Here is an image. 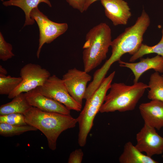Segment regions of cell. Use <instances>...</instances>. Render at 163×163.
I'll use <instances>...</instances> for the list:
<instances>
[{"instance_id":"2e32d148","label":"cell","mask_w":163,"mask_h":163,"mask_svg":"<svg viewBox=\"0 0 163 163\" xmlns=\"http://www.w3.org/2000/svg\"><path fill=\"white\" fill-rule=\"evenodd\" d=\"M44 3L51 7L52 5L49 0H9L3 2L5 6H15L21 8L24 12L25 20L24 26L32 25L35 22L30 16V13L34 8L37 7L41 3Z\"/></svg>"},{"instance_id":"5bb4252c","label":"cell","mask_w":163,"mask_h":163,"mask_svg":"<svg viewBox=\"0 0 163 163\" xmlns=\"http://www.w3.org/2000/svg\"><path fill=\"white\" fill-rule=\"evenodd\" d=\"M139 108L144 123L158 130L163 127V102L151 100L141 104Z\"/></svg>"},{"instance_id":"83f0119b","label":"cell","mask_w":163,"mask_h":163,"mask_svg":"<svg viewBox=\"0 0 163 163\" xmlns=\"http://www.w3.org/2000/svg\"><path fill=\"white\" fill-rule=\"evenodd\" d=\"M162 157L163 158V153L162 154Z\"/></svg>"},{"instance_id":"cb8c5ba5","label":"cell","mask_w":163,"mask_h":163,"mask_svg":"<svg viewBox=\"0 0 163 163\" xmlns=\"http://www.w3.org/2000/svg\"><path fill=\"white\" fill-rule=\"evenodd\" d=\"M83 155V152L81 149H75L70 154L68 162L81 163L82 160Z\"/></svg>"},{"instance_id":"7402d4cb","label":"cell","mask_w":163,"mask_h":163,"mask_svg":"<svg viewBox=\"0 0 163 163\" xmlns=\"http://www.w3.org/2000/svg\"><path fill=\"white\" fill-rule=\"evenodd\" d=\"M0 123L19 126L27 124L24 115L20 113H11L0 115Z\"/></svg>"},{"instance_id":"277c9868","label":"cell","mask_w":163,"mask_h":163,"mask_svg":"<svg viewBox=\"0 0 163 163\" xmlns=\"http://www.w3.org/2000/svg\"><path fill=\"white\" fill-rule=\"evenodd\" d=\"M148 88V85L141 82L130 85L123 83L111 84L109 92L106 94L99 112L104 113L133 110Z\"/></svg>"},{"instance_id":"ac0fdd59","label":"cell","mask_w":163,"mask_h":163,"mask_svg":"<svg viewBox=\"0 0 163 163\" xmlns=\"http://www.w3.org/2000/svg\"><path fill=\"white\" fill-rule=\"evenodd\" d=\"M147 97L151 100H156L163 102V75L155 72L150 77L149 82Z\"/></svg>"},{"instance_id":"52a82bcc","label":"cell","mask_w":163,"mask_h":163,"mask_svg":"<svg viewBox=\"0 0 163 163\" xmlns=\"http://www.w3.org/2000/svg\"><path fill=\"white\" fill-rule=\"evenodd\" d=\"M30 16L36 21L39 29V44L37 52V56L39 58L43 45L51 43L64 33L68 26L66 23H57L50 20L40 11L38 7L31 11Z\"/></svg>"},{"instance_id":"f1b7e54d","label":"cell","mask_w":163,"mask_h":163,"mask_svg":"<svg viewBox=\"0 0 163 163\" xmlns=\"http://www.w3.org/2000/svg\"><path fill=\"white\" fill-rule=\"evenodd\" d=\"M162 33H163V29L162 30Z\"/></svg>"},{"instance_id":"9c48e42d","label":"cell","mask_w":163,"mask_h":163,"mask_svg":"<svg viewBox=\"0 0 163 163\" xmlns=\"http://www.w3.org/2000/svg\"><path fill=\"white\" fill-rule=\"evenodd\" d=\"M136 147L141 152L152 157L163 152V137L156 129L145 123L136 135Z\"/></svg>"},{"instance_id":"4316f807","label":"cell","mask_w":163,"mask_h":163,"mask_svg":"<svg viewBox=\"0 0 163 163\" xmlns=\"http://www.w3.org/2000/svg\"><path fill=\"white\" fill-rule=\"evenodd\" d=\"M7 70L2 65H0V75H6L7 74Z\"/></svg>"},{"instance_id":"f546056e","label":"cell","mask_w":163,"mask_h":163,"mask_svg":"<svg viewBox=\"0 0 163 163\" xmlns=\"http://www.w3.org/2000/svg\"><path fill=\"white\" fill-rule=\"evenodd\" d=\"M1 0L2 1V2H4V1H3V0Z\"/></svg>"},{"instance_id":"8fae6325","label":"cell","mask_w":163,"mask_h":163,"mask_svg":"<svg viewBox=\"0 0 163 163\" xmlns=\"http://www.w3.org/2000/svg\"><path fill=\"white\" fill-rule=\"evenodd\" d=\"M24 94L27 101L32 107L45 112L70 115V110L64 105L43 95L37 88Z\"/></svg>"},{"instance_id":"3957f363","label":"cell","mask_w":163,"mask_h":163,"mask_svg":"<svg viewBox=\"0 0 163 163\" xmlns=\"http://www.w3.org/2000/svg\"><path fill=\"white\" fill-rule=\"evenodd\" d=\"M111 39V29L105 23L94 26L87 33L83 46L85 71L88 73L106 58L112 41Z\"/></svg>"},{"instance_id":"30bf717a","label":"cell","mask_w":163,"mask_h":163,"mask_svg":"<svg viewBox=\"0 0 163 163\" xmlns=\"http://www.w3.org/2000/svg\"><path fill=\"white\" fill-rule=\"evenodd\" d=\"M88 73L84 70L74 68L69 69L62 78L70 95L82 106L87 84L91 79V76Z\"/></svg>"},{"instance_id":"e0dca14e","label":"cell","mask_w":163,"mask_h":163,"mask_svg":"<svg viewBox=\"0 0 163 163\" xmlns=\"http://www.w3.org/2000/svg\"><path fill=\"white\" fill-rule=\"evenodd\" d=\"M32 107L27 101L24 93H21L14 97L10 102L0 107V115L11 113L24 114Z\"/></svg>"},{"instance_id":"8992f818","label":"cell","mask_w":163,"mask_h":163,"mask_svg":"<svg viewBox=\"0 0 163 163\" xmlns=\"http://www.w3.org/2000/svg\"><path fill=\"white\" fill-rule=\"evenodd\" d=\"M20 76L22 80L20 84L8 95L13 99L18 94L26 93L43 85L51 76L50 72L40 65L29 63L21 69Z\"/></svg>"},{"instance_id":"ffe728a7","label":"cell","mask_w":163,"mask_h":163,"mask_svg":"<svg viewBox=\"0 0 163 163\" xmlns=\"http://www.w3.org/2000/svg\"><path fill=\"white\" fill-rule=\"evenodd\" d=\"M152 53H157L163 57V33L160 41L154 46H149L142 43L137 51L131 57L129 61L133 62L143 56Z\"/></svg>"},{"instance_id":"603a6c76","label":"cell","mask_w":163,"mask_h":163,"mask_svg":"<svg viewBox=\"0 0 163 163\" xmlns=\"http://www.w3.org/2000/svg\"><path fill=\"white\" fill-rule=\"evenodd\" d=\"M12 45L5 40L1 32H0V59L6 61L14 56L12 52Z\"/></svg>"},{"instance_id":"9a60e30c","label":"cell","mask_w":163,"mask_h":163,"mask_svg":"<svg viewBox=\"0 0 163 163\" xmlns=\"http://www.w3.org/2000/svg\"><path fill=\"white\" fill-rule=\"evenodd\" d=\"M120 163H157L158 162L142 153L130 142L126 143L119 158Z\"/></svg>"},{"instance_id":"44dd1931","label":"cell","mask_w":163,"mask_h":163,"mask_svg":"<svg viewBox=\"0 0 163 163\" xmlns=\"http://www.w3.org/2000/svg\"><path fill=\"white\" fill-rule=\"evenodd\" d=\"M22 80L20 76L0 75V94L8 95L17 88Z\"/></svg>"},{"instance_id":"484cf974","label":"cell","mask_w":163,"mask_h":163,"mask_svg":"<svg viewBox=\"0 0 163 163\" xmlns=\"http://www.w3.org/2000/svg\"><path fill=\"white\" fill-rule=\"evenodd\" d=\"M97 0H87L85 6V11H86L88 9L91 5Z\"/></svg>"},{"instance_id":"6da1fadb","label":"cell","mask_w":163,"mask_h":163,"mask_svg":"<svg viewBox=\"0 0 163 163\" xmlns=\"http://www.w3.org/2000/svg\"><path fill=\"white\" fill-rule=\"evenodd\" d=\"M24 115L27 124L35 127L44 134L49 148L53 151L56 149L57 141L60 134L74 128L78 123L77 118L70 115L45 112L33 107Z\"/></svg>"},{"instance_id":"ba28073f","label":"cell","mask_w":163,"mask_h":163,"mask_svg":"<svg viewBox=\"0 0 163 163\" xmlns=\"http://www.w3.org/2000/svg\"><path fill=\"white\" fill-rule=\"evenodd\" d=\"M37 88L42 94L62 104L70 110H81L82 106L70 95L62 79L56 75H51L43 85Z\"/></svg>"},{"instance_id":"7c38bea8","label":"cell","mask_w":163,"mask_h":163,"mask_svg":"<svg viewBox=\"0 0 163 163\" xmlns=\"http://www.w3.org/2000/svg\"><path fill=\"white\" fill-rule=\"evenodd\" d=\"M106 16L114 26L126 25L131 16L127 3L124 0H101Z\"/></svg>"},{"instance_id":"4fadbf2b","label":"cell","mask_w":163,"mask_h":163,"mask_svg":"<svg viewBox=\"0 0 163 163\" xmlns=\"http://www.w3.org/2000/svg\"><path fill=\"white\" fill-rule=\"evenodd\" d=\"M120 66L130 69L134 76V83L138 82L141 75L147 71L153 69L159 73H163V57L160 55L152 58L142 59L138 62H127L120 60Z\"/></svg>"},{"instance_id":"d6986e66","label":"cell","mask_w":163,"mask_h":163,"mask_svg":"<svg viewBox=\"0 0 163 163\" xmlns=\"http://www.w3.org/2000/svg\"><path fill=\"white\" fill-rule=\"evenodd\" d=\"M37 130L36 128L28 124L19 126L0 123V135L5 137L12 136L27 132Z\"/></svg>"},{"instance_id":"5b68a950","label":"cell","mask_w":163,"mask_h":163,"mask_svg":"<svg viewBox=\"0 0 163 163\" xmlns=\"http://www.w3.org/2000/svg\"><path fill=\"white\" fill-rule=\"evenodd\" d=\"M115 74V72L113 71L103 79L94 93L86 100L84 107L77 118L79 126L78 143L81 147L85 146L86 144L88 136L93 125L94 118L104 102Z\"/></svg>"},{"instance_id":"7a4b0ae2","label":"cell","mask_w":163,"mask_h":163,"mask_svg":"<svg viewBox=\"0 0 163 163\" xmlns=\"http://www.w3.org/2000/svg\"><path fill=\"white\" fill-rule=\"evenodd\" d=\"M150 19L143 10L135 24L126 28L124 31L112 41L110 46L112 53L102 66V69L108 71L114 62L120 61L124 54L133 55L142 44L143 36L150 24Z\"/></svg>"},{"instance_id":"d4e9b609","label":"cell","mask_w":163,"mask_h":163,"mask_svg":"<svg viewBox=\"0 0 163 163\" xmlns=\"http://www.w3.org/2000/svg\"><path fill=\"white\" fill-rule=\"evenodd\" d=\"M87 0H66L73 8L76 9L81 13L85 11V8Z\"/></svg>"}]
</instances>
